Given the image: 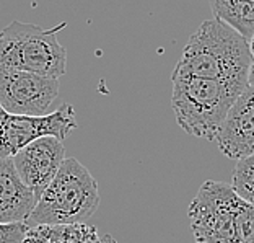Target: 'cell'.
<instances>
[{
	"label": "cell",
	"instance_id": "6da1fadb",
	"mask_svg": "<svg viewBox=\"0 0 254 243\" xmlns=\"http://www.w3.org/2000/svg\"><path fill=\"white\" fill-rule=\"evenodd\" d=\"M251 61L250 41L213 16L189 36L171 75L218 80L246 88Z\"/></svg>",
	"mask_w": 254,
	"mask_h": 243
},
{
	"label": "cell",
	"instance_id": "7a4b0ae2",
	"mask_svg": "<svg viewBox=\"0 0 254 243\" xmlns=\"http://www.w3.org/2000/svg\"><path fill=\"white\" fill-rule=\"evenodd\" d=\"M188 216L194 243H254V206L230 184L204 181Z\"/></svg>",
	"mask_w": 254,
	"mask_h": 243
},
{
	"label": "cell",
	"instance_id": "3957f363",
	"mask_svg": "<svg viewBox=\"0 0 254 243\" xmlns=\"http://www.w3.org/2000/svg\"><path fill=\"white\" fill-rule=\"evenodd\" d=\"M171 108L176 123L189 136L215 141L225 118L245 86L218 80L171 75Z\"/></svg>",
	"mask_w": 254,
	"mask_h": 243
},
{
	"label": "cell",
	"instance_id": "277c9868",
	"mask_svg": "<svg viewBox=\"0 0 254 243\" xmlns=\"http://www.w3.org/2000/svg\"><path fill=\"white\" fill-rule=\"evenodd\" d=\"M100 206V189L93 175L77 159H65L59 173L38 199L28 227L85 224Z\"/></svg>",
	"mask_w": 254,
	"mask_h": 243
},
{
	"label": "cell",
	"instance_id": "5b68a950",
	"mask_svg": "<svg viewBox=\"0 0 254 243\" xmlns=\"http://www.w3.org/2000/svg\"><path fill=\"white\" fill-rule=\"evenodd\" d=\"M65 21L44 30L38 25L13 20L0 31V69L23 71L61 79L67 69V51L57 39Z\"/></svg>",
	"mask_w": 254,
	"mask_h": 243
},
{
	"label": "cell",
	"instance_id": "8992f818",
	"mask_svg": "<svg viewBox=\"0 0 254 243\" xmlns=\"http://www.w3.org/2000/svg\"><path fill=\"white\" fill-rule=\"evenodd\" d=\"M75 109L70 103L62 105L44 116H18L0 106V159L13 157L36 139L53 136L64 141L77 129Z\"/></svg>",
	"mask_w": 254,
	"mask_h": 243
},
{
	"label": "cell",
	"instance_id": "52a82bcc",
	"mask_svg": "<svg viewBox=\"0 0 254 243\" xmlns=\"http://www.w3.org/2000/svg\"><path fill=\"white\" fill-rule=\"evenodd\" d=\"M59 96V79L0 69V106L18 116H44Z\"/></svg>",
	"mask_w": 254,
	"mask_h": 243
},
{
	"label": "cell",
	"instance_id": "ba28073f",
	"mask_svg": "<svg viewBox=\"0 0 254 243\" xmlns=\"http://www.w3.org/2000/svg\"><path fill=\"white\" fill-rule=\"evenodd\" d=\"M11 159H13V165L21 181L39 199L44 189L59 173L64 160H65V147L61 139L46 136L36 139Z\"/></svg>",
	"mask_w": 254,
	"mask_h": 243
},
{
	"label": "cell",
	"instance_id": "9c48e42d",
	"mask_svg": "<svg viewBox=\"0 0 254 243\" xmlns=\"http://www.w3.org/2000/svg\"><path fill=\"white\" fill-rule=\"evenodd\" d=\"M215 141L225 157L240 160L254 154V86H246L225 118Z\"/></svg>",
	"mask_w": 254,
	"mask_h": 243
},
{
	"label": "cell",
	"instance_id": "30bf717a",
	"mask_svg": "<svg viewBox=\"0 0 254 243\" xmlns=\"http://www.w3.org/2000/svg\"><path fill=\"white\" fill-rule=\"evenodd\" d=\"M38 198L21 181L13 165V159H0V222H26Z\"/></svg>",
	"mask_w": 254,
	"mask_h": 243
},
{
	"label": "cell",
	"instance_id": "8fae6325",
	"mask_svg": "<svg viewBox=\"0 0 254 243\" xmlns=\"http://www.w3.org/2000/svg\"><path fill=\"white\" fill-rule=\"evenodd\" d=\"M23 243H116V240L111 235H100L91 225L73 224L31 227Z\"/></svg>",
	"mask_w": 254,
	"mask_h": 243
},
{
	"label": "cell",
	"instance_id": "7c38bea8",
	"mask_svg": "<svg viewBox=\"0 0 254 243\" xmlns=\"http://www.w3.org/2000/svg\"><path fill=\"white\" fill-rule=\"evenodd\" d=\"M213 16L225 21L245 39L254 34V0H209Z\"/></svg>",
	"mask_w": 254,
	"mask_h": 243
},
{
	"label": "cell",
	"instance_id": "4fadbf2b",
	"mask_svg": "<svg viewBox=\"0 0 254 243\" xmlns=\"http://www.w3.org/2000/svg\"><path fill=\"white\" fill-rule=\"evenodd\" d=\"M230 186L235 189V193L241 199L254 206V154L236 160Z\"/></svg>",
	"mask_w": 254,
	"mask_h": 243
},
{
	"label": "cell",
	"instance_id": "5bb4252c",
	"mask_svg": "<svg viewBox=\"0 0 254 243\" xmlns=\"http://www.w3.org/2000/svg\"><path fill=\"white\" fill-rule=\"evenodd\" d=\"M30 227L25 222L2 224L0 222V243H23Z\"/></svg>",
	"mask_w": 254,
	"mask_h": 243
},
{
	"label": "cell",
	"instance_id": "9a60e30c",
	"mask_svg": "<svg viewBox=\"0 0 254 243\" xmlns=\"http://www.w3.org/2000/svg\"><path fill=\"white\" fill-rule=\"evenodd\" d=\"M248 86H254V57L248 69Z\"/></svg>",
	"mask_w": 254,
	"mask_h": 243
},
{
	"label": "cell",
	"instance_id": "2e32d148",
	"mask_svg": "<svg viewBox=\"0 0 254 243\" xmlns=\"http://www.w3.org/2000/svg\"><path fill=\"white\" fill-rule=\"evenodd\" d=\"M250 51H251V54L254 57V34H253V38L250 39Z\"/></svg>",
	"mask_w": 254,
	"mask_h": 243
}]
</instances>
